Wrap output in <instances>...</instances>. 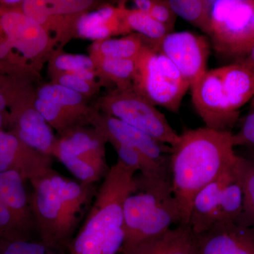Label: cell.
Listing matches in <instances>:
<instances>
[{"instance_id":"obj_14","label":"cell","mask_w":254,"mask_h":254,"mask_svg":"<svg viewBox=\"0 0 254 254\" xmlns=\"http://www.w3.org/2000/svg\"><path fill=\"white\" fill-rule=\"evenodd\" d=\"M6 171L31 182L55 171L53 157L28 146L14 133L0 131V173Z\"/></svg>"},{"instance_id":"obj_25","label":"cell","mask_w":254,"mask_h":254,"mask_svg":"<svg viewBox=\"0 0 254 254\" xmlns=\"http://www.w3.org/2000/svg\"><path fill=\"white\" fill-rule=\"evenodd\" d=\"M33 105L50 127L58 132L60 136L73 128L86 126L77 117L53 102L40 99L36 96Z\"/></svg>"},{"instance_id":"obj_4","label":"cell","mask_w":254,"mask_h":254,"mask_svg":"<svg viewBox=\"0 0 254 254\" xmlns=\"http://www.w3.org/2000/svg\"><path fill=\"white\" fill-rule=\"evenodd\" d=\"M175 223L182 225V217L173 193L155 190L132 193L124 204L125 240L120 252L129 254L142 242Z\"/></svg>"},{"instance_id":"obj_34","label":"cell","mask_w":254,"mask_h":254,"mask_svg":"<svg viewBox=\"0 0 254 254\" xmlns=\"http://www.w3.org/2000/svg\"><path fill=\"white\" fill-rule=\"evenodd\" d=\"M233 141L235 146L242 145L254 148V108H251L247 114L240 131L233 133Z\"/></svg>"},{"instance_id":"obj_5","label":"cell","mask_w":254,"mask_h":254,"mask_svg":"<svg viewBox=\"0 0 254 254\" xmlns=\"http://www.w3.org/2000/svg\"><path fill=\"white\" fill-rule=\"evenodd\" d=\"M254 0H213L209 38L219 56L242 63L254 45Z\"/></svg>"},{"instance_id":"obj_17","label":"cell","mask_w":254,"mask_h":254,"mask_svg":"<svg viewBox=\"0 0 254 254\" xmlns=\"http://www.w3.org/2000/svg\"><path fill=\"white\" fill-rule=\"evenodd\" d=\"M125 9L124 4L119 6L104 4L95 11L80 15L76 23V37L95 42L128 34L129 31L123 19Z\"/></svg>"},{"instance_id":"obj_15","label":"cell","mask_w":254,"mask_h":254,"mask_svg":"<svg viewBox=\"0 0 254 254\" xmlns=\"http://www.w3.org/2000/svg\"><path fill=\"white\" fill-rule=\"evenodd\" d=\"M196 237L198 254H254V228L235 221L217 222Z\"/></svg>"},{"instance_id":"obj_31","label":"cell","mask_w":254,"mask_h":254,"mask_svg":"<svg viewBox=\"0 0 254 254\" xmlns=\"http://www.w3.org/2000/svg\"><path fill=\"white\" fill-rule=\"evenodd\" d=\"M46 14L77 15L89 11L98 5V1L89 0H41Z\"/></svg>"},{"instance_id":"obj_36","label":"cell","mask_w":254,"mask_h":254,"mask_svg":"<svg viewBox=\"0 0 254 254\" xmlns=\"http://www.w3.org/2000/svg\"><path fill=\"white\" fill-rule=\"evenodd\" d=\"M12 50V47L6 39L2 43H0V60L5 59Z\"/></svg>"},{"instance_id":"obj_24","label":"cell","mask_w":254,"mask_h":254,"mask_svg":"<svg viewBox=\"0 0 254 254\" xmlns=\"http://www.w3.org/2000/svg\"><path fill=\"white\" fill-rule=\"evenodd\" d=\"M169 4L177 16L210 34L211 0H168Z\"/></svg>"},{"instance_id":"obj_22","label":"cell","mask_w":254,"mask_h":254,"mask_svg":"<svg viewBox=\"0 0 254 254\" xmlns=\"http://www.w3.org/2000/svg\"><path fill=\"white\" fill-rule=\"evenodd\" d=\"M94 63L97 78L103 87L113 89H123L132 86L136 60L92 57Z\"/></svg>"},{"instance_id":"obj_9","label":"cell","mask_w":254,"mask_h":254,"mask_svg":"<svg viewBox=\"0 0 254 254\" xmlns=\"http://www.w3.org/2000/svg\"><path fill=\"white\" fill-rule=\"evenodd\" d=\"M240 160L222 173L195 196L190 226L195 235L214 224L238 220L243 208V192L240 180Z\"/></svg>"},{"instance_id":"obj_1","label":"cell","mask_w":254,"mask_h":254,"mask_svg":"<svg viewBox=\"0 0 254 254\" xmlns=\"http://www.w3.org/2000/svg\"><path fill=\"white\" fill-rule=\"evenodd\" d=\"M235 147L232 131L205 127L180 135L170 158L173 194L182 225H190L193 201L200 190L238 163L240 156L235 153Z\"/></svg>"},{"instance_id":"obj_30","label":"cell","mask_w":254,"mask_h":254,"mask_svg":"<svg viewBox=\"0 0 254 254\" xmlns=\"http://www.w3.org/2000/svg\"><path fill=\"white\" fill-rule=\"evenodd\" d=\"M51 83L66 87L80 93L88 99L99 93L103 88L98 80L91 81L73 73H56L49 74Z\"/></svg>"},{"instance_id":"obj_35","label":"cell","mask_w":254,"mask_h":254,"mask_svg":"<svg viewBox=\"0 0 254 254\" xmlns=\"http://www.w3.org/2000/svg\"><path fill=\"white\" fill-rule=\"evenodd\" d=\"M133 3L137 10L149 14L150 10L154 4L155 0H135Z\"/></svg>"},{"instance_id":"obj_40","label":"cell","mask_w":254,"mask_h":254,"mask_svg":"<svg viewBox=\"0 0 254 254\" xmlns=\"http://www.w3.org/2000/svg\"><path fill=\"white\" fill-rule=\"evenodd\" d=\"M4 118L3 116L2 113H0V131H1V127H2L3 125H4Z\"/></svg>"},{"instance_id":"obj_8","label":"cell","mask_w":254,"mask_h":254,"mask_svg":"<svg viewBox=\"0 0 254 254\" xmlns=\"http://www.w3.org/2000/svg\"><path fill=\"white\" fill-rule=\"evenodd\" d=\"M105 136L95 127L73 128L57 140L52 152L82 183L96 185L108 173Z\"/></svg>"},{"instance_id":"obj_23","label":"cell","mask_w":254,"mask_h":254,"mask_svg":"<svg viewBox=\"0 0 254 254\" xmlns=\"http://www.w3.org/2000/svg\"><path fill=\"white\" fill-rule=\"evenodd\" d=\"M145 45L143 37L132 33L120 38L95 41L89 47L90 57L136 60Z\"/></svg>"},{"instance_id":"obj_21","label":"cell","mask_w":254,"mask_h":254,"mask_svg":"<svg viewBox=\"0 0 254 254\" xmlns=\"http://www.w3.org/2000/svg\"><path fill=\"white\" fill-rule=\"evenodd\" d=\"M24 182L23 177L16 172L0 173V202L11 209L24 223L36 229L30 196L26 193Z\"/></svg>"},{"instance_id":"obj_16","label":"cell","mask_w":254,"mask_h":254,"mask_svg":"<svg viewBox=\"0 0 254 254\" xmlns=\"http://www.w3.org/2000/svg\"><path fill=\"white\" fill-rule=\"evenodd\" d=\"M33 96L20 103L14 133L23 143L33 149L52 156V152L58 138L55 136L53 128L36 109Z\"/></svg>"},{"instance_id":"obj_32","label":"cell","mask_w":254,"mask_h":254,"mask_svg":"<svg viewBox=\"0 0 254 254\" xmlns=\"http://www.w3.org/2000/svg\"><path fill=\"white\" fill-rule=\"evenodd\" d=\"M52 250L40 240L31 238L0 240V254H46Z\"/></svg>"},{"instance_id":"obj_41","label":"cell","mask_w":254,"mask_h":254,"mask_svg":"<svg viewBox=\"0 0 254 254\" xmlns=\"http://www.w3.org/2000/svg\"><path fill=\"white\" fill-rule=\"evenodd\" d=\"M46 254H65V253H63V252H58V251L52 250L48 252V253Z\"/></svg>"},{"instance_id":"obj_10","label":"cell","mask_w":254,"mask_h":254,"mask_svg":"<svg viewBox=\"0 0 254 254\" xmlns=\"http://www.w3.org/2000/svg\"><path fill=\"white\" fill-rule=\"evenodd\" d=\"M145 41L175 64L190 87L208 71L210 48L205 36L190 31L172 32L158 41Z\"/></svg>"},{"instance_id":"obj_28","label":"cell","mask_w":254,"mask_h":254,"mask_svg":"<svg viewBox=\"0 0 254 254\" xmlns=\"http://www.w3.org/2000/svg\"><path fill=\"white\" fill-rule=\"evenodd\" d=\"M48 73H79L95 70L94 63L88 55L69 54L58 48L48 60Z\"/></svg>"},{"instance_id":"obj_20","label":"cell","mask_w":254,"mask_h":254,"mask_svg":"<svg viewBox=\"0 0 254 254\" xmlns=\"http://www.w3.org/2000/svg\"><path fill=\"white\" fill-rule=\"evenodd\" d=\"M35 92L37 98L61 105L80 119L86 126H91L95 114L98 111L97 108L88 105V99L86 97L51 82L39 85Z\"/></svg>"},{"instance_id":"obj_33","label":"cell","mask_w":254,"mask_h":254,"mask_svg":"<svg viewBox=\"0 0 254 254\" xmlns=\"http://www.w3.org/2000/svg\"><path fill=\"white\" fill-rule=\"evenodd\" d=\"M149 14L168 28L171 33L173 32L178 16L169 4L168 0H155L154 4L150 10Z\"/></svg>"},{"instance_id":"obj_27","label":"cell","mask_w":254,"mask_h":254,"mask_svg":"<svg viewBox=\"0 0 254 254\" xmlns=\"http://www.w3.org/2000/svg\"><path fill=\"white\" fill-rule=\"evenodd\" d=\"M240 180L243 192V208L236 222L254 228V156L241 157Z\"/></svg>"},{"instance_id":"obj_39","label":"cell","mask_w":254,"mask_h":254,"mask_svg":"<svg viewBox=\"0 0 254 254\" xmlns=\"http://www.w3.org/2000/svg\"><path fill=\"white\" fill-rule=\"evenodd\" d=\"M2 2L7 5H16L22 4L23 1H20V0H4Z\"/></svg>"},{"instance_id":"obj_3","label":"cell","mask_w":254,"mask_h":254,"mask_svg":"<svg viewBox=\"0 0 254 254\" xmlns=\"http://www.w3.org/2000/svg\"><path fill=\"white\" fill-rule=\"evenodd\" d=\"M32 215L39 240L65 253L86 207L93 201L95 185L68 180L56 171L31 182Z\"/></svg>"},{"instance_id":"obj_26","label":"cell","mask_w":254,"mask_h":254,"mask_svg":"<svg viewBox=\"0 0 254 254\" xmlns=\"http://www.w3.org/2000/svg\"><path fill=\"white\" fill-rule=\"evenodd\" d=\"M123 19L129 33L135 31L148 41H158L171 33L149 14L136 9H129L125 7Z\"/></svg>"},{"instance_id":"obj_38","label":"cell","mask_w":254,"mask_h":254,"mask_svg":"<svg viewBox=\"0 0 254 254\" xmlns=\"http://www.w3.org/2000/svg\"><path fill=\"white\" fill-rule=\"evenodd\" d=\"M6 105H7V101H6V98L0 92V113L5 109Z\"/></svg>"},{"instance_id":"obj_7","label":"cell","mask_w":254,"mask_h":254,"mask_svg":"<svg viewBox=\"0 0 254 254\" xmlns=\"http://www.w3.org/2000/svg\"><path fill=\"white\" fill-rule=\"evenodd\" d=\"M96 108L165 144L174 147L180 141L165 115L133 86L108 91L98 99Z\"/></svg>"},{"instance_id":"obj_19","label":"cell","mask_w":254,"mask_h":254,"mask_svg":"<svg viewBox=\"0 0 254 254\" xmlns=\"http://www.w3.org/2000/svg\"><path fill=\"white\" fill-rule=\"evenodd\" d=\"M222 88L232 109L239 110L252 100L254 94V71L243 63H233L217 68Z\"/></svg>"},{"instance_id":"obj_37","label":"cell","mask_w":254,"mask_h":254,"mask_svg":"<svg viewBox=\"0 0 254 254\" xmlns=\"http://www.w3.org/2000/svg\"><path fill=\"white\" fill-rule=\"evenodd\" d=\"M253 21L254 26V15ZM242 63L245 64L251 69L254 70V45L252 51H251L250 54L249 55V56L247 57L243 62H242Z\"/></svg>"},{"instance_id":"obj_12","label":"cell","mask_w":254,"mask_h":254,"mask_svg":"<svg viewBox=\"0 0 254 254\" xmlns=\"http://www.w3.org/2000/svg\"><path fill=\"white\" fill-rule=\"evenodd\" d=\"M191 99L205 127L218 131H231L240 112L232 109L224 93L217 68L210 70L190 87Z\"/></svg>"},{"instance_id":"obj_2","label":"cell","mask_w":254,"mask_h":254,"mask_svg":"<svg viewBox=\"0 0 254 254\" xmlns=\"http://www.w3.org/2000/svg\"><path fill=\"white\" fill-rule=\"evenodd\" d=\"M135 169L118 160L97 190L86 220L65 254H118L125 240L123 208L138 191Z\"/></svg>"},{"instance_id":"obj_18","label":"cell","mask_w":254,"mask_h":254,"mask_svg":"<svg viewBox=\"0 0 254 254\" xmlns=\"http://www.w3.org/2000/svg\"><path fill=\"white\" fill-rule=\"evenodd\" d=\"M129 254H198L196 235L190 225H180L144 241Z\"/></svg>"},{"instance_id":"obj_11","label":"cell","mask_w":254,"mask_h":254,"mask_svg":"<svg viewBox=\"0 0 254 254\" xmlns=\"http://www.w3.org/2000/svg\"><path fill=\"white\" fill-rule=\"evenodd\" d=\"M0 27L13 49L31 61L38 71L56 49L55 38L21 11L4 13L0 18Z\"/></svg>"},{"instance_id":"obj_6","label":"cell","mask_w":254,"mask_h":254,"mask_svg":"<svg viewBox=\"0 0 254 254\" xmlns=\"http://www.w3.org/2000/svg\"><path fill=\"white\" fill-rule=\"evenodd\" d=\"M136 62L132 83L134 90L155 106L178 113L190 84L175 64L163 53L148 44L145 39Z\"/></svg>"},{"instance_id":"obj_13","label":"cell","mask_w":254,"mask_h":254,"mask_svg":"<svg viewBox=\"0 0 254 254\" xmlns=\"http://www.w3.org/2000/svg\"><path fill=\"white\" fill-rule=\"evenodd\" d=\"M91 126L95 127L110 144L130 147L163 165H170V145L157 141L153 137L118 119L101 113L95 114Z\"/></svg>"},{"instance_id":"obj_29","label":"cell","mask_w":254,"mask_h":254,"mask_svg":"<svg viewBox=\"0 0 254 254\" xmlns=\"http://www.w3.org/2000/svg\"><path fill=\"white\" fill-rule=\"evenodd\" d=\"M33 230L17 215L0 202V240L31 239L30 232Z\"/></svg>"},{"instance_id":"obj_42","label":"cell","mask_w":254,"mask_h":254,"mask_svg":"<svg viewBox=\"0 0 254 254\" xmlns=\"http://www.w3.org/2000/svg\"><path fill=\"white\" fill-rule=\"evenodd\" d=\"M254 108V94L253 98H252V105H251V108Z\"/></svg>"}]
</instances>
